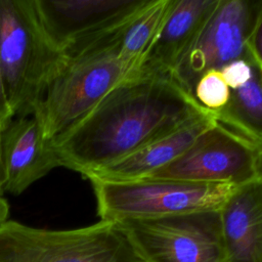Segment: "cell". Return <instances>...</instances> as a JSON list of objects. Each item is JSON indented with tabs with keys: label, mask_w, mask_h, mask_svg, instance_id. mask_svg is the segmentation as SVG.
<instances>
[{
	"label": "cell",
	"mask_w": 262,
	"mask_h": 262,
	"mask_svg": "<svg viewBox=\"0 0 262 262\" xmlns=\"http://www.w3.org/2000/svg\"><path fill=\"white\" fill-rule=\"evenodd\" d=\"M206 112L172 76L136 73L51 141L60 166L87 177Z\"/></svg>",
	"instance_id": "obj_1"
},
{
	"label": "cell",
	"mask_w": 262,
	"mask_h": 262,
	"mask_svg": "<svg viewBox=\"0 0 262 262\" xmlns=\"http://www.w3.org/2000/svg\"><path fill=\"white\" fill-rule=\"evenodd\" d=\"M68 58L43 26L35 0H0V64L14 116L36 114Z\"/></svg>",
	"instance_id": "obj_2"
},
{
	"label": "cell",
	"mask_w": 262,
	"mask_h": 262,
	"mask_svg": "<svg viewBox=\"0 0 262 262\" xmlns=\"http://www.w3.org/2000/svg\"><path fill=\"white\" fill-rule=\"evenodd\" d=\"M129 20L68 52L67 63L47 87L34 115L47 139L52 140L85 117L116 85L131 76L119 57Z\"/></svg>",
	"instance_id": "obj_3"
},
{
	"label": "cell",
	"mask_w": 262,
	"mask_h": 262,
	"mask_svg": "<svg viewBox=\"0 0 262 262\" xmlns=\"http://www.w3.org/2000/svg\"><path fill=\"white\" fill-rule=\"evenodd\" d=\"M0 262H145L125 228L100 220L75 229L0 224Z\"/></svg>",
	"instance_id": "obj_4"
},
{
	"label": "cell",
	"mask_w": 262,
	"mask_h": 262,
	"mask_svg": "<svg viewBox=\"0 0 262 262\" xmlns=\"http://www.w3.org/2000/svg\"><path fill=\"white\" fill-rule=\"evenodd\" d=\"M100 220L123 222L219 210L236 186L166 178H88Z\"/></svg>",
	"instance_id": "obj_5"
},
{
	"label": "cell",
	"mask_w": 262,
	"mask_h": 262,
	"mask_svg": "<svg viewBox=\"0 0 262 262\" xmlns=\"http://www.w3.org/2000/svg\"><path fill=\"white\" fill-rule=\"evenodd\" d=\"M120 224L145 262H227L219 210Z\"/></svg>",
	"instance_id": "obj_6"
},
{
	"label": "cell",
	"mask_w": 262,
	"mask_h": 262,
	"mask_svg": "<svg viewBox=\"0 0 262 262\" xmlns=\"http://www.w3.org/2000/svg\"><path fill=\"white\" fill-rule=\"evenodd\" d=\"M258 144L216 122L169 165L144 178L239 186L259 176Z\"/></svg>",
	"instance_id": "obj_7"
},
{
	"label": "cell",
	"mask_w": 262,
	"mask_h": 262,
	"mask_svg": "<svg viewBox=\"0 0 262 262\" xmlns=\"http://www.w3.org/2000/svg\"><path fill=\"white\" fill-rule=\"evenodd\" d=\"M262 0H220L200 36L173 72V79L190 96L210 70L250 53L248 41ZM194 98V97H193Z\"/></svg>",
	"instance_id": "obj_8"
},
{
	"label": "cell",
	"mask_w": 262,
	"mask_h": 262,
	"mask_svg": "<svg viewBox=\"0 0 262 262\" xmlns=\"http://www.w3.org/2000/svg\"><path fill=\"white\" fill-rule=\"evenodd\" d=\"M43 26L66 52L129 20L147 0H35Z\"/></svg>",
	"instance_id": "obj_9"
},
{
	"label": "cell",
	"mask_w": 262,
	"mask_h": 262,
	"mask_svg": "<svg viewBox=\"0 0 262 262\" xmlns=\"http://www.w3.org/2000/svg\"><path fill=\"white\" fill-rule=\"evenodd\" d=\"M3 191L18 195L30 185L59 167L52 141L44 136L36 116L17 117L2 129Z\"/></svg>",
	"instance_id": "obj_10"
},
{
	"label": "cell",
	"mask_w": 262,
	"mask_h": 262,
	"mask_svg": "<svg viewBox=\"0 0 262 262\" xmlns=\"http://www.w3.org/2000/svg\"><path fill=\"white\" fill-rule=\"evenodd\" d=\"M219 1L174 0L155 42L136 73L172 76L196 41Z\"/></svg>",
	"instance_id": "obj_11"
},
{
	"label": "cell",
	"mask_w": 262,
	"mask_h": 262,
	"mask_svg": "<svg viewBox=\"0 0 262 262\" xmlns=\"http://www.w3.org/2000/svg\"><path fill=\"white\" fill-rule=\"evenodd\" d=\"M219 216L227 262H262V178L236 186Z\"/></svg>",
	"instance_id": "obj_12"
},
{
	"label": "cell",
	"mask_w": 262,
	"mask_h": 262,
	"mask_svg": "<svg viewBox=\"0 0 262 262\" xmlns=\"http://www.w3.org/2000/svg\"><path fill=\"white\" fill-rule=\"evenodd\" d=\"M216 122L214 114L206 112L175 130L152 140L127 158L87 176V178L130 180L147 177L176 160L202 133Z\"/></svg>",
	"instance_id": "obj_13"
},
{
	"label": "cell",
	"mask_w": 262,
	"mask_h": 262,
	"mask_svg": "<svg viewBox=\"0 0 262 262\" xmlns=\"http://www.w3.org/2000/svg\"><path fill=\"white\" fill-rule=\"evenodd\" d=\"M213 114L217 122L256 144L262 141V69L258 63L251 80L230 90L227 103Z\"/></svg>",
	"instance_id": "obj_14"
},
{
	"label": "cell",
	"mask_w": 262,
	"mask_h": 262,
	"mask_svg": "<svg viewBox=\"0 0 262 262\" xmlns=\"http://www.w3.org/2000/svg\"><path fill=\"white\" fill-rule=\"evenodd\" d=\"M174 0H147L124 29L119 57L136 73L141 61L155 42Z\"/></svg>",
	"instance_id": "obj_15"
},
{
	"label": "cell",
	"mask_w": 262,
	"mask_h": 262,
	"mask_svg": "<svg viewBox=\"0 0 262 262\" xmlns=\"http://www.w3.org/2000/svg\"><path fill=\"white\" fill-rule=\"evenodd\" d=\"M230 89L225 83L220 71L210 70L198 81L193 97L207 111L216 113L228 101Z\"/></svg>",
	"instance_id": "obj_16"
},
{
	"label": "cell",
	"mask_w": 262,
	"mask_h": 262,
	"mask_svg": "<svg viewBox=\"0 0 262 262\" xmlns=\"http://www.w3.org/2000/svg\"><path fill=\"white\" fill-rule=\"evenodd\" d=\"M256 66L257 62L251 53H249L245 57L237 58L227 63L219 71L229 89L235 90L251 80Z\"/></svg>",
	"instance_id": "obj_17"
},
{
	"label": "cell",
	"mask_w": 262,
	"mask_h": 262,
	"mask_svg": "<svg viewBox=\"0 0 262 262\" xmlns=\"http://www.w3.org/2000/svg\"><path fill=\"white\" fill-rule=\"evenodd\" d=\"M248 48L255 61L262 69V3L250 34Z\"/></svg>",
	"instance_id": "obj_18"
},
{
	"label": "cell",
	"mask_w": 262,
	"mask_h": 262,
	"mask_svg": "<svg viewBox=\"0 0 262 262\" xmlns=\"http://www.w3.org/2000/svg\"><path fill=\"white\" fill-rule=\"evenodd\" d=\"M13 116L14 115L12 113V110L10 108V105L5 94L2 70L0 64V128L4 129L11 122Z\"/></svg>",
	"instance_id": "obj_19"
},
{
	"label": "cell",
	"mask_w": 262,
	"mask_h": 262,
	"mask_svg": "<svg viewBox=\"0 0 262 262\" xmlns=\"http://www.w3.org/2000/svg\"><path fill=\"white\" fill-rule=\"evenodd\" d=\"M2 190H0V224L7 221L9 214V206L6 200L2 196Z\"/></svg>",
	"instance_id": "obj_20"
},
{
	"label": "cell",
	"mask_w": 262,
	"mask_h": 262,
	"mask_svg": "<svg viewBox=\"0 0 262 262\" xmlns=\"http://www.w3.org/2000/svg\"><path fill=\"white\" fill-rule=\"evenodd\" d=\"M1 132H2V129L0 128V190L3 191L4 172H3V165H2V160H1Z\"/></svg>",
	"instance_id": "obj_21"
},
{
	"label": "cell",
	"mask_w": 262,
	"mask_h": 262,
	"mask_svg": "<svg viewBox=\"0 0 262 262\" xmlns=\"http://www.w3.org/2000/svg\"><path fill=\"white\" fill-rule=\"evenodd\" d=\"M258 149H259V161H258L259 176L262 178V141L258 144Z\"/></svg>",
	"instance_id": "obj_22"
}]
</instances>
